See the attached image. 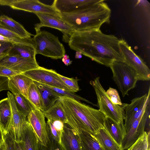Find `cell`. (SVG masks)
Here are the masks:
<instances>
[{
  "label": "cell",
  "mask_w": 150,
  "mask_h": 150,
  "mask_svg": "<svg viewBox=\"0 0 150 150\" xmlns=\"http://www.w3.org/2000/svg\"><path fill=\"white\" fill-rule=\"evenodd\" d=\"M68 40L71 49L107 67L115 60L125 61L120 47V39L104 34L100 29L75 31Z\"/></svg>",
  "instance_id": "6da1fadb"
},
{
  "label": "cell",
  "mask_w": 150,
  "mask_h": 150,
  "mask_svg": "<svg viewBox=\"0 0 150 150\" xmlns=\"http://www.w3.org/2000/svg\"><path fill=\"white\" fill-rule=\"evenodd\" d=\"M59 99L66 115L67 123L77 134L83 131L94 135L104 128L106 116L99 109L65 96Z\"/></svg>",
  "instance_id": "7a4b0ae2"
},
{
  "label": "cell",
  "mask_w": 150,
  "mask_h": 150,
  "mask_svg": "<svg viewBox=\"0 0 150 150\" xmlns=\"http://www.w3.org/2000/svg\"><path fill=\"white\" fill-rule=\"evenodd\" d=\"M104 0L73 13H59V17L75 31H91L100 29L109 23L111 10Z\"/></svg>",
  "instance_id": "3957f363"
},
{
  "label": "cell",
  "mask_w": 150,
  "mask_h": 150,
  "mask_svg": "<svg viewBox=\"0 0 150 150\" xmlns=\"http://www.w3.org/2000/svg\"><path fill=\"white\" fill-rule=\"evenodd\" d=\"M32 40L36 54L57 59L62 58L65 54L64 47L58 37L48 32L40 30L36 33Z\"/></svg>",
  "instance_id": "277c9868"
},
{
  "label": "cell",
  "mask_w": 150,
  "mask_h": 150,
  "mask_svg": "<svg viewBox=\"0 0 150 150\" xmlns=\"http://www.w3.org/2000/svg\"><path fill=\"white\" fill-rule=\"evenodd\" d=\"M95 91L97 99L98 106L106 117L117 123H124L125 110L127 104L119 105L113 103L100 82V77H96L90 82Z\"/></svg>",
  "instance_id": "5b68a950"
},
{
  "label": "cell",
  "mask_w": 150,
  "mask_h": 150,
  "mask_svg": "<svg viewBox=\"0 0 150 150\" xmlns=\"http://www.w3.org/2000/svg\"><path fill=\"white\" fill-rule=\"evenodd\" d=\"M113 79L123 97L134 88L138 79L135 71L124 61L115 60L110 64Z\"/></svg>",
  "instance_id": "8992f818"
},
{
  "label": "cell",
  "mask_w": 150,
  "mask_h": 150,
  "mask_svg": "<svg viewBox=\"0 0 150 150\" xmlns=\"http://www.w3.org/2000/svg\"><path fill=\"white\" fill-rule=\"evenodd\" d=\"M119 45L125 62L135 71L138 80L149 81L150 70L145 63L134 52L124 40L120 39Z\"/></svg>",
  "instance_id": "52a82bcc"
},
{
  "label": "cell",
  "mask_w": 150,
  "mask_h": 150,
  "mask_svg": "<svg viewBox=\"0 0 150 150\" xmlns=\"http://www.w3.org/2000/svg\"><path fill=\"white\" fill-rule=\"evenodd\" d=\"M0 5L34 13H42L59 17V13L52 5L45 4L38 0H0Z\"/></svg>",
  "instance_id": "ba28073f"
},
{
  "label": "cell",
  "mask_w": 150,
  "mask_h": 150,
  "mask_svg": "<svg viewBox=\"0 0 150 150\" xmlns=\"http://www.w3.org/2000/svg\"><path fill=\"white\" fill-rule=\"evenodd\" d=\"M22 74L34 81L50 86L72 91L70 88L60 79L58 73L53 69H48L40 66L37 69Z\"/></svg>",
  "instance_id": "9c48e42d"
},
{
  "label": "cell",
  "mask_w": 150,
  "mask_h": 150,
  "mask_svg": "<svg viewBox=\"0 0 150 150\" xmlns=\"http://www.w3.org/2000/svg\"><path fill=\"white\" fill-rule=\"evenodd\" d=\"M149 120L150 104L146 107L143 114L133 122L126 131L121 145L124 150H127L143 134Z\"/></svg>",
  "instance_id": "30bf717a"
},
{
  "label": "cell",
  "mask_w": 150,
  "mask_h": 150,
  "mask_svg": "<svg viewBox=\"0 0 150 150\" xmlns=\"http://www.w3.org/2000/svg\"><path fill=\"white\" fill-rule=\"evenodd\" d=\"M150 88L148 94L137 98L131 100V103L127 104L125 109L124 120L125 127L127 131L133 122L142 115L149 104H150Z\"/></svg>",
  "instance_id": "8fae6325"
},
{
  "label": "cell",
  "mask_w": 150,
  "mask_h": 150,
  "mask_svg": "<svg viewBox=\"0 0 150 150\" xmlns=\"http://www.w3.org/2000/svg\"><path fill=\"white\" fill-rule=\"evenodd\" d=\"M45 118L42 111L34 107L27 117V120L32 127L38 143L46 146L49 140V136Z\"/></svg>",
  "instance_id": "7c38bea8"
},
{
  "label": "cell",
  "mask_w": 150,
  "mask_h": 150,
  "mask_svg": "<svg viewBox=\"0 0 150 150\" xmlns=\"http://www.w3.org/2000/svg\"><path fill=\"white\" fill-rule=\"evenodd\" d=\"M35 14L39 19L40 23L35 25V29L37 33L40 30L42 27H47L56 29L61 31L65 37L70 36L75 31L71 26L60 17L42 13Z\"/></svg>",
  "instance_id": "4fadbf2b"
},
{
  "label": "cell",
  "mask_w": 150,
  "mask_h": 150,
  "mask_svg": "<svg viewBox=\"0 0 150 150\" xmlns=\"http://www.w3.org/2000/svg\"><path fill=\"white\" fill-rule=\"evenodd\" d=\"M0 65L21 73L37 69L40 67L36 60L8 54L0 58Z\"/></svg>",
  "instance_id": "5bb4252c"
},
{
  "label": "cell",
  "mask_w": 150,
  "mask_h": 150,
  "mask_svg": "<svg viewBox=\"0 0 150 150\" xmlns=\"http://www.w3.org/2000/svg\"><path fill=\"white\" fill-rule=\"evenodd\" d=\"M101 0H55L52 5L59 13L76 12Z\"/></svg>",
  "instance_id": "9a60e30c"
},
{
  "label": "cell",
  "mask_w": 150,
  "mask_h": 150,
  "mask_svg": "<svg viewBox=\"0 0 150 150\" xmlns=\"http://www.w3.org/2000/svg\"><path fill=\"white\" fill-rule=\"evenodd\" d=\"M60 147L62 150H81L79 134L67 123H64Z\"/></svg>",
  "instance_id": "2e32d148"
},
{
  "label": "cell",
  "mask_w": 150,
  "mask_h": 150,
  "mask_svg": "<svg viewBox=\"0 0 150 150\" xmlns=\"http://www.w3.org/2000/svg\"><path fill=\"white\" fill-rule=\"evenodd\" d=\"M33 81L22 73L9 79V87L13 95L21 94L28 99V93Z\"/></svg>",
  "instance_id": "e0dca14e"
},
{
  "label": "cell",
  "mask_w": 150,
  "mask_h": 150,
  "mask_svg": "<svg viewBox=\"0 0 150 150\" xmlns=\"http://www.w3.org/2000/svg\"><path fill=\"white\" fill-rule=\"evenodd\" d=\"M39 91L41 98V109L45 111L53 106L62 96L51 88L42 84L34 81Z\"/></svg>",
  "instance_id": "ac0fdd59"
},
{
  "label": "cell",
  "mask_w": 150,
  "mask_h": 150,
  "mask_svg": "<svg viewBox=\"0 0 150 150\" xmlns=\"http://www.w3.org/2000/svg\"><path fill=\"white\" fill-rule=\"evenodd\" d=\"M12 122V114L8 98L0 100V125L5 135L11 131Z\"/></svg>",
  "instance_id": "d6986e66"
},
{
  "label": "cell",
  "mask_w": 150,
  "mask_h": 150,
  "mask_svg": "<svg viewBox=\"0 0 150 150\" xmlns=\"http://www.w3.org/2000/svg\"><path fill=\"white\" fill-rule=\"evenodd\" d=\"M0 27L17 35L23 38H30L33 35L28 32L21 24L5 15L0 16Z\"/></svg>",
  "instance_id": "ffe728a7"
},
{
  "label": "cell",
  "mask_w": 150,
  "mask_h": 150,
  "mask_svg": "<svg viewBox=\"0 0 150 150\" xmlns=\"http://www.w3.org/2000/svg\"><path fill=\"white\" fill-rule=\"evenodd\" d=\"M104 128L114 140L121 146L126 131L124 123H117L106 117L104 123Z\"/></svg>",
  "instance_id": "44dd1931"
},
{
  "label": "cell",
  "mask_w": 150,
  "mask_h": 150,
  "mask_svg": "<svg viewBox=\"0 0 150 150\" xmlns=\"http://www.w3.org/2000/svg\"><path fill=\"white\" fill-rule=\"evenodd\" d=\"M21 142L25 150H38V142L30 124L26 120L24 122Z\"/></svg>",
  "instance_id": "7402d4cb"
},
{
  "label": "cell",
  "mask_w": 150,
  "mask_h": 150,
  "mask_svg": "<svg viewBox=\"0 0 150 150\" xmlns=\"http://www.w3.org/2000/svg\"><path fill=\"white\" fill-rule=\"evenodd\" d=\"M7 54L25 58L36 60L34 43L28 44H13Z\"/></svg>",
  "instance_id": "603a6c76"
},
{
  "label": "cell",
  "mask_w": 150,
  "mask_h": 150,
  "mask_svg": "<svg viewBox=\"0 0 150 150\" xmlns=\"http://www.w3.org/2000/svg\"><path fill=\"white\" fill-rule=\"evenodd\" d=\"M104 150H124L104 128L93 135Z\"/></svg>",
  "instance_id": "cb8c5ba5"
},
{
  "label": "cell",
  "mask_w": 150,
  "mask_h": 150,
  "mask_svg": "<svg viewBox=\"0 0 150 150\" xmlns=\"http://www.w3.org/2000/svg\"><path fill=\"white\" fill-rule=\"evenodd\" d=\"M7 96L10 103L12 111V129L14 132H19L22 130L24 123L27 120V117L18 110L15 104L13 95L8 91Z\"/></svg>",
  "instance_id": "d4e9b609"
},
{
  "label": "cell",
  "mask_w": 150,
  "mask_h": 150,
  "mask_svg": "<svg viewBox=\"0 0 150 150\" xmlns=\"http://www.w3.org/2000/svg\"><path fill=\"white\" fill-rule=\"evenodd\" d=\"M43 112L47 120L52 121L59 120L64 123H67L66 115L59 99L49 109Z\"/></svg>",
  "instance_id": "484cf974"
},
{
  "label": "cell",
  "mask_w": 150,
  "mask_h": 150,
  "mask_svg": "<svg viewBox=\"0 0 150 150\" xmlns=\"http://www.w3.org/2000/svg\"><path fill=\"white\" fill-rule=\"evenodd\" d=\"M79 135L81 150H104L93 135L82 131Z\"/></svg>",
  "instance_id": "4316f807"
},
{
  "label": "cell",
  "mask_w": 150,
  "mask_h": 150,
  "mask_svg": "<svg viewBox=\"0 0 150 150\" xmlns=\"http://www.w3.org/2000/svg\"><path fill=\"white\" fill-rule=\"evenodd\" d=\"M47 124L48 134L60 145L64 123L59 120H47Z\"/></svg>",
  "instance_id": "83f0119b"
},
{
  "label": "cell",
  "mask_w": 150,
  "mask_h": 150,
  "mask_svg": "<svg viewBox=\"0 0 150 150\" xmlns=\"http://www.w3.org/2000/svg\"><path fill=\"white\" fill-rule=\"evenodd\" d=\"M16 107L19 111L26 117L34 108L28 99L21 94L13 95Z\"/></svg>",
  "instance_id": "f1b7e54d"
},
{
  "label": "cell",
  "mask_w": 150,
  "mask_h": 150,
  "mask_svg": "<svg viewBox=\"0 0 150 150\" xmlns=\"http://www.w3.org/2000/svg\"><path fill=\"white\" fill-rule=\"evenodd\" d=\"M28 99L33 107L41 110L40 95L38 88L34 82L29 88L28 93Z\"/></svg>",
  "instance_id": "f546056e"
},
{
  "label": "cell",
  "mask_w": 150,
  "mask_h": 150,
  "mask_svg": "<svg viewBox=\"0 0 150 150\" xmlns=\"http://www.w3.org/2000/svg\"><path fill=\"white\" fill-rule=\"evenodd\" d=\"M150 132L145 131L127 150H147L149 146Z\"/></svg>",
  "instance_id": "4dcf8cb0"
},
{
  "label": "cell",
  "mask_w": 150,
  "mask_h": 150,
  "mask_svg": "<svg viewBox=\"0 0 150 150\" xmlns=\"http://www.w3.org/2000/svg\"><path fill=\"white\" fill-rule=\"evenodd\" d=\"M43 84L45 86L51 88L57 93L60 94L62 96H67L73 98L77 101H80V100H82L85 101L88 103L92 104V105L94 106H98L97 105L94 104H93V103L89 102L88 100L81 97L79 96L76 94L74 93V92L56 87L50 86Z\"/></svg>",
  "instance_id": "1f68e13d"
},
{
  "label": "cell",
  "mask_w": 150,
  "mask_h": 150,
  "mask_svg": "<svg viewBox=\"0 0 150 150\" xmlns=\"http://www.w3.org/2000/svg\"><path fill=\"white\" fill-rule=\"evenodd\" d=\"M58 75L62 81L71 89L74 92L79 90V88L78 81L79 79L72 78H69L58 74Z\"/></svg>",
  "instance_id": "d6a6232c"
},
{
  "label": "cell",
  "mask_w": 150,
  "mask_h": 150,
  "mask_svg": "<svg viewBox=\"0 0 150 150\" xmlns=\"http://www.w3.org/2000/svg\"><path fill=\"white\" fill-rule=\"evenodd\" d=\"M106 92L113 103L119 105H122L124 103L121 102L119 93L116 89L110 87Z\"/></svg>",
  "instance_id": "836d02e7"
},
{
  "label": "cell",
  "mask_w": 150,
  "mask_h": 150,
  "mask_svg": "<svg viewBox=\"0 0 150 150\" xmlns=\"http://www.w3.org/2000/svg\"><path fill=\"white\" fill-rule=\"evenodd\" d=\"M0 42H8L13 44H28L33 43L32 38L22 39L20 40L8 38L0 35Z\"/></svg>",
  "instance_id": "e575fe53"
},
{
  "label": "cell",
  "mask_w": 150,
  "mask_h": 150,
  "mask_svg": "<svg viewBox=\"0 0 150 150\" xmlns=\"http://www.w3.org/2000/svg\"><path fill=\"white\" fill-rule=\"evenodd\" d=\"M21 74L6 67L0 65V76L6 77L10 79L17 74Z\"/></svg>",
  "instance_id": "d590c367"
},
{
  "label": "cell",
  "mask_w": 150,
  "mask_h": 150,
  "mask_svg": "<svg viewBox=\"0 0 150 150\" xmlns=\"http://www.w3.org/2000/svg\"><path fill=\"white\" fill-rule=\"evenodd\" d=\"M13 44L10 42H0V58L7 54Z\"/></svg>",
  "instance_id": "8d00e7d4"
},
{
  "label": "cell",
  "mask_w": 150,
  "mask_h": 150,
  "mask_svg": "<svg viewBox=\"0 0 150 150\" xmlns=\"http://www.w3.org/2000/svg\"><path fill=\"white\" fill-rule=\"evenodd\" d=\"M9 80L7 77L0 76V92L4 90L10 91L8 86Z\"/></svg>",
  "instance_id": "74e56055"
},
{
  "label": "cell",
  "mask_w": 150,
  "mask_h": 150,
  "mask_svg": "<svg viewBox=\"0 0 150 150\" xmlns=\"http://www.w3.org/2000/svg\"><path fill=\"white\" fill-rule=\"evenodd\" d=\"M13 150H25L21 142H17L13 140Z\"/></svg>",
  "instance_id": "f35d334b"
},
{
  "label": "cell",
  "mask_w": 150,
  "mask_h": 150,
  "mask_svg": "<svg viewBox=\"0 0 150 150\" xmlns=\"http://www.w3.org/2000/svg\"><path fill=\"white\" fill-rule=\"evenodd\" d=\"M62 61L64 64L67 66L71 64L72 62L70 60L69 56L66 54H65L62 57Z\"/></svg>",
  "instance_id": "ab89813d"
},
{
  "label": "cell",
  "mask_w": 150,
  "mask_h": 150,
  "mask_svg": "<svg viewBox=\"0 0 150 150\" xmlns=\"http://www.w3.org/2000/svg\"><path fill=\"white\" fill-rule=\"evenodd\" d=\"M5 136L3 130L0 125V148L6 143Z\"/></svg>",
  "instance_id": "60d3db41"
},
{
  "label": "cell",
  "mask_w": 150,
  "mask_h": 150,
  "mask_svg": "<svg viewBox=\"0 0 150 150\" xmlns=\"http://www.w3.org/2000/svg\"><path fill=\"white\" fill-rule=\"evenodd\" d=\"M82 57V55L81 53L79 51H76L75 57L76 59H80Z\"/></svg>",
  "instance_id": "b9f144b4"
},
{
  "label": "cell",
  "mask_w": 150,
  "mask_h": 150,
  "mask_svg": "<svg viewBox=\"0 0 150 150\" xmlns=\"http://www.w3.org/2000/svg\"><path fill=\"white\" fill-rule=\"evenodd\" d=\"M3 148L2 149L1 147L0 148V150H9L8 149L7 146H6V143L3 145Z\"/></svg>",
  "instance_id": "7bdbcfd3"
}]
</instances>
